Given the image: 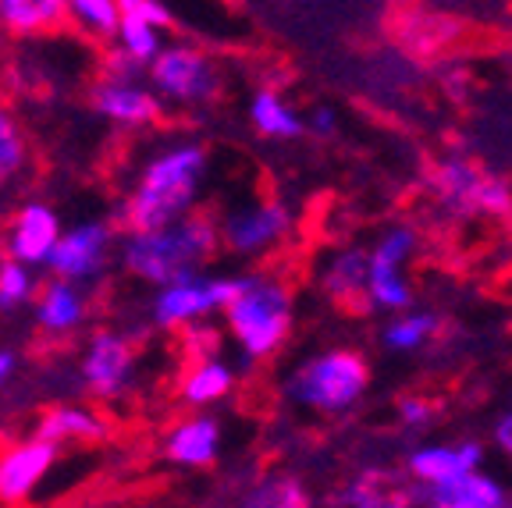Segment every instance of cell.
<instances>
[{
	"label": "cell",
	"instance_id": "9",
	"mask_svg": "<svg viewBox=\"0 0 512 508\" xmlns=\"http://www.w3.org/2000/svg\"><path fill=\"white\" fill-rule=\"evenodd\" d=\"M114 242H118V228H111L107 221L75 224V228L64 231L57 249L50 253V260H47L50 278L72 281V285L96 281L111 267Z\"/></svg>",
	"mask_w": 512,
	"mask_h": 508
},
{
	"label": "cell",
	"instance_id": "31",
	"mask_svg": "<svg viewBox=\"0 0 512 508\" xmlns=\"http://www.w3.org/2000/svg\"><path fill=\"white\" fill-rule=\"evenodd\" d=\"M370 310L384 313H406L413 306V288H409L406 274H367V299Z\"/></svg>",
	"mask_w": 512,
	"mask_h": 508
},
{
	"label": "cell",
	"instance_id": "33",
	"mask_svg": "<svg viewBox=\"0 0 512 508\" xmlns=\"http://www.w3.org/2000/svg\"><path fill=\"white\" fill-rule=\"evenodd\" d=\"M434 420V405L427 402L424 395H406L399 398V423L409 430H420V427H431Z\"/></svg>",
	"mask_w": 512,
	"mask_h": 508
},
{
	"label": "cell",
	"instance_id": "38",
	"mask_svg": "<svg viewBox=\"0 0 512 508\" xmlns=\"http://www.w3.org/2000/svg\"><path fill=\"white\" fill-rule=\"evenodd\" d=\"M15 370H18V356L11 349H0V388L15 377Z\"/></svg>",
	"mask_w": 512,
	"mask_h": 508
},
{
	"label": "cell",
	"instance_id": "21",
	"mask_svg": "<svg viewBox=\"0 0 512 508\" xmlns=\"http://www.w3.org/2000/svg\"><path fill=\"white\" fill-rule=\"evenodd\" d=\"M345 508H413L409 498V480L402 484L399 477H388L381 469H367L360 477H352L338 494Z\"/></svg>",
	"mask_w": 512,
	"mask_h": 508
},
{
	"label": "cell",
	"instance_id": "36",
	"mask_svg": "<svg viewBox=\"0 0 512 508\" xmlns=\"http://www.w3.org/2000/svg\"><path fill=\"white\" fill-rule=\"evenodd\" d=\"M310 128H313V135H335L338 132L335 107H317V111H313V118H310Z\"/></svg>",
	"mask_w": 512,
	"mask_h": 508
},
{
	"label": "cell",
	"instance_id": "28",
	"mask_svg": "<svg viewBox=\"0 0 512 508\" xmlns=\"http://www.w3.org/2000/svg\"><path fill=\"white\" fill-rule=\"evenodd\" d=\"M114 40H118L121 54H128L136 64H143V68H150L160 57V50H164L160 29H153V25L139 22V18H132V15H121L118 36H114Z\"/></svg>",
	"mask_w": 512,
	"mask_h": 508
},
{
	"label": "cell",
	"instance_id": "12",
	"mask_svg": "<svg viewBox=\"0 0 512 508\" xmlns=\"http://www.w3.org/2000/svg\"><path fill=\"white\" fill-rule=\"evenodd\" d=\"M61 448L43 437H25L0 452V505H25L50 477Z\"/></svg>",
	"mask_w": 512,
	"mask_h": 508
},
{
	"label": "cell",
	"instance_id": "35",
	"mask_svg": "<svg viewBox=\"0 0 512 508\" xmlns=\"http://www.w3.org/2000/svg\"><path fill=\"white\" fill-rule=\"evenodd\" d=\"M185 345H189L192 352H200V356L192 359V363H200V359H214L217 345H221V338H217L214 327L203 320V324H192L189 334H185Z\"/></svg>",
	"mask_w": 512,
	"mask_h": 508
},
{
	"label": "cell",
	"instance_id": "29",
	"mask_svg": "<svg viewBox=\"0 0 512 508\" xmlns=\"http://www.w3.org/2000/svg\"><path fill=\"white\" fill-rule=\"evenodd\" d=\"M242 508H310V494L296 477H267L242 498Z\"/></svg>",
	"mask_w": 512,
	"mask_h": 508
},
{
	"label": "cell",
	"instance_id": "6",
	"mask_svg": "<svg viewBox=\"0 0 512 508\" xmlns=\"http://www.w3.org/2000/svg\"><path fill=\"white\" fill-rule=\"evenodd\" d=\"M246 288V274H196L178 285L157 288L150 306V317L157 327H192L203 324L210 313L228 310Z\"/></svg>",
	"mask_w": 512,
	"mask_h": 508
},
{
	"label": "cell",
	"instance_id": "39",
	"mask_svg": "<svg viewBox=\"0 0 512 508\" xmlns=\"http://www.w3.org/2000/svg\"><path fill=\"white\" fill-rule=\"evenodd\" d=\"M509 508H512V505H509Z\"/></svg>",
	"mask_w": 512,
	"mask_h": 508
},
{
	"label": "cell",
	"instance_id": "17",
	"mask_svg": "<svg viewBox=\"0 0 512 508\" xmlns=\"http://www.w3.org/2000/svg\"><path fill=\"white\" fill-rule=\"evenodd\" d=\"M164 455L168 462L185 469H203L221 455V423L217 416L196 413L189 420L175 423L164 437Z\"/></svg>",
	"mask_w": 512,
	"mask_h": 508
},
{
	"label": "cell",
	"instance_id": "32",
	"mask_svg": "<svg viewBox=\"0 0 512 508\" xmlns=\"http://www.w3.org/2000/svg\"><path fill=\"white\" fill-rule=\"evenodd\" d=\"M121 15H132L139 18V22L153 25V29H171L175 25V15H171V8H164L160 0H118Z\"/></svg>",
	"mask_w": 512,
	"mask_h": 508
},
{
	"label": "cell",
	"instance_id": "18",
	"mask_svg": "<svg viewBox=\"0 0 512 508\" xmlns=\"http://www.w3.org/2000/svg\"><path fill=\"white\" fill-rule=\"evenodd\" d=\"M367 274H370V256L360 246L335 249L328 260L320 263L317 285L320 292L335 302H360L367 299Z\"/></svg>",
	"mask_w": 512,
	"mask_h": 508
},
{
	"label": "cell",
	"instance_id": "7",
	"mask_svg": "<svg viewBox=\"0 0 512 508\" xmlns=\"http://www.w3.org/2000/svg\"><path fill=\"white\" fill-rule=\"evenodd\" d=\"M146 75H150V89L157 93V100L164 96L171 104H207L221 89L217 64L189 43L164 47L157 61L146 68Z\"/></svg>",
	"mask_w": 512,
	"mask_h": 508
},
{
	"label": "cell",
	"instance_id": "13",
	"mask_svg": "<svg viewBox=\"0 0 512 508\" xmlns=\"http://www.w3.org/2000/svg\"><path fill=\"white\" fill-rule=\"evenodd\" d=\"M409 498L420 508H509V491L484 469L434 487L409 480Z\"/></svg>",
	"mask_w": 512,
	"mask_h": 508
},
{
	"label": "cell",
	"instance_id": "11",
	"mask_svg": "<svg viewBox=\"0 0 512 508\" xmlns=\"http://www.w3.org/2000/svg\"><path fill=\"white\" fill-rule=\"evenodd\" d=\"M82 381L96 398H121L136 381V349L114 331H96L82 352Z\"/></svg>",
	"mask_w": 512,
	"mask_h": 508
},
{
	"label": "cell",
	"instance_id": "30",
	"mask_svg": "<svg viewBox=\"0 0 512 508\" xmlns=\"http://www.w3.org/2000/svg\"><path fill=\"white\" fill-rule=\"evenodd\" d=\"M40 295V281L29 267L15 260H0V313H18L22 306H32Z\"/></svg>",
	"mask_w": 512,
	"mask_h": 508
},
{
	"label": "cell",
	"instance_id": "20",
	"mask_svg": "<svg viewBox=\"0 0 512 508\" xmlns=\"http://www.w3.org/2000/svg\"><path fill=\"white\" fill-rule=\"evenodd\" d=\"M68 22V0H0V29L11 36H40Z\"/></svg>",
	"mask_w": 512,
	"mask_h": 508
},
{
	"label": "cell",
	"instance_id": "8",
	"mask_svg": "<svg viewBox=\"0 0 512 508\" xmlns=\"http://www.w3.org/2000/svg\"><path fill=\"white\" fill-rule=\"evenodd\" d=\"M292 210L278 199H249L239 207L224 210V217L217 221L221 231V246L235 256H264L271 249H278L281 242L292 235Z\"/></svg>",
	"mask_w": 512,
	"mask_h": 508
},
{
	"label": "cell",
	"instance_id": "34",
	"mask_svg": "<svg viewBox=\"0 0 512 508\" xmlns=\"http://www.w3.org/2000/svg\"><path fill=\"white\" fill-rule=\"evenodd\" d=\"M143 72H146L143 64H136L128 54H121L118 47L107 50V57H104V79L107 82H136Z\"/></svg>",
	"mask_w": 512,
	"mask_h": 508
},
{
	"label": "cell",
	"instance_id": "22",
	"mask_svg": "<svg viewBox=\"0 0 512 508\" xmlns=\"http://www.w3.org/2000/svg\"><path fill=\"white\" fill-rule=\"evenodd\" d=\"M249 121H253V128L264 139H299L306 132L303 114L271 86L253 93V100H249Z\"/></svg>",
	"mask_w": 512,
	"mask_h": 508
},
{
	"label": "cell",
	"instance_id": "16",
	"mask_svg": "<svg viewBox=\"0 0 512 508\" xmlns=\"http://www.w3.org/2000/svg\"><path fill=\"white\" fill-rule=\"evenodd\" d=\"M32 317L47 334H72L86 324L89 317V295L82 285L61 278H47L40 285V295L32 302Z\"/></svg>",
	"mask_w": 512,
	"mask_h": 508
},
{
	"label": "cell",
	"instance_id": "1",
	"mask_svg": "<svg viewBox=\"0 0 512 508\" xmlns=\"http://www.w3.org/2000/svg\"><path fill=\"white\" fill-rule=\"evenodd\" d=\"M207 178V150L200 143H175L153 153L139 171L136 185L118 207V224L136 231H157L196 214Z\"/></svg>",
	"mask_w": 512,
	"mask_h": 508
},
{
	"label": "cell",
	"instance_id": "23",
	"mask_svg": "<svg viewBox=\"0 0 512 508\" xmlns=\"http://www.w3.org/2000/svg\"><path fill=\"white\" fill-rule=\"evenodd\" d=\"M235 388V370L224 359H200L192 363L182 377V402L192 405V409H207V405L228 398Z\"/></svg>",
	"mask_w": 512,
	"mask_h": 508
},
{
	"label": "cell",
	"instance_id": "2",
	"mask_svg": "<svg viewBox=\"0 0 512 508\" xmlns=\"http://www.w3.org/2000/svg\"><path fill=\"white\" fill-rule=\"evenodd\" d=\"M221 249V231L210 214H192L178 224L157 231H136L125 235L118 246L121 267L146 285L168 288L203 274Z\"/></svg>",
	"mask_w": 512,
	"mask_h": 508
},
{
	"label": "cell",
	"instance_id": "19",
	"mask_svg": "<svg viewBox=\"0 0 512 508\" xmlns=\"http://www.w3.org/2000/svg\"><path fill=\"white\" fill-rule=\"evenodd\" d=\"M107 420L89 405H57L36 427V437L50 441L61 448L64 441H104L107 437Z\"/></svg>",
	"mask_w": 512,
	"mask_h": 508
},
{
	"label": "cell",
	"instance_id": "5",
	"mask_svg": "<svg viewBox=\"0 0 512 508\" xmlns=\"http://www.w3.org/2000/svg\"><path fill=\"white\" fill-rule=\"evenodd\" d=\"M427 189H431L434 203L459 221H466V217H498L502 221L512 214L509 182L466 157H448L438 167H431Z\"/></svg>",
	"mask_w": 512,
	"mask_h": 508
},
{
	"label": "cell",
	"instance_id": "27",
	"mask_svg": "<svg viewBox=\"0 0 512 508\" xmlns=\"http://www.w3.org/2000/svg\"><path fill=\"white\" fill-rule=\"evenodd\" d=\"M68 22H75L93 40H114L121 25V8L118 0H68Z\"/></svg>",
	"mask_w": 512,
	"mask_h": 508
},
{
	"label": "cell",
	"instance_id": "3",
	"mask_svg": "<svg viewBox=\"0 0 512 508\" xmlns=\"http://www.w3.org/2000/svg\"><path fill=\"white\" fill-rule=\"evenodd\" d=\"M292 288L267 274H246V288L224 310V324L232 342L246 359H267L288 342L292 334Z\"/></svg>",
	"mask_w": 512,
	"mask_h": 508
},
{
	"label": "cell",
	"instance_id": "24",
	"mask_svg": "<svg viewBox=\"0 0 512 508\" xmlns=\"http://www.w3.org/2000/svg\"><path fill=\"white\" fill-rule=\"evenodd\" d=\"M434 331H438V317H434V313L406 310V313H395V317L384 324L381 342H384V349H392V352H416L431 342Z\"/></svg>",
	"mask_w": 512,
	"mask_h": 508
},
{
	"label": "cell",
	"instance_id": "37",
	"mask_svg": "<svg viewBox=\"0 0 512 508\" xmlns=\"http://www.w3.org/2000/svg\"><path fill=\"white\" fill-rule=\"evenodd\" d=\"M495 445L502 448V452L512 459V409L502 416V420L495 423Z\"/></svg>",
	"mask_w": 512,
	"mask_h": 508
},
{
	"label": "cell",
	"instance_id": "15",
	"mask_svg": "<svg viewBox=\"0 0 512 508\" xmlns=\"http://www.w3.org/2000/svg\"><path fill=\"white\" fill-rule=\"evenodd\" d=\"M89 104L96 114H104L107 121L125 128H139L157 121L160 100L150 86H139V82H107L100 79L89 89Z\"/></svg>",
	"mask_w": 512,
	"mask_h": 508
},
{
	"label": "cell",
	"instance_id": "26",
	"mask_svg": "<svg viewBox=\"0 0 512 508\" xmlns=\"http://www.w3.org/2000/svg\"><path fill=\"white\" fill-rule=\"evenodd\" d=\"M420 246V235L409 224H395L367 249L370 256V274H402L406 260L413 256V249Z\"/></svg>",
	"mask_w": 512,
	"mask_h": 508
},
{
	"label": "cell",
	"instance_id": "10",
	"mask_svg": "<svg viewBox=\"0 0 512 508\" xmlns=\"http://www.w3.org/2000/svg\"><path fill=\"white\" fill-rule=\"evenodd\" d=\"M64 228L61 217L50 203H40V199H29L15 210L8 231H4V256L22 267H47L50 253L61 242Z\"/></svg>",
	"mask_w": 512,
	"mask_h": 508
},
{
	"label": "cell",
	"instance_id": "25",
	"mask_svg": "<svg viewBox=\"0 0 512 508\" xmlns=\"http://www.w3.org/2000/svg\"><path fill=\"white\" fill-rule=\"evenodd\" d=\"M25 167H29V135L15 111L0 100V189L15 182Z\"/></svg>",
	"mask_w": 512,
	"mask_h": 508
},
{
	"label": "cell",
	"instance_id": "14",
	"mask_svg": "<svg viewBox=\"0 0 512 508\" xmlns=\"http://www.w3.org/2000/svg\"><path fill=\"white\" fill-rule=\"evenodd\" d=\"M484 466V445L480 441H459V445H420L409 452L406 469L413 484H445L463 473H477Z\"/></svg>",
	"mask_w": 512,
	"mask_h": 508
},
{
	"label": "cell",
	"instance_id": "4",
	"mask_svg": "<svg viewBox=\"0 0 512 508\" xmlns=\"http://www.w3.org/2000/svg\"><path fill=\"white\" fill-rule=\"evenodd\" d=\"M370 388V363L352 349H328L299 363L285 381V395L313 413H349Z\"/></svg>",
	"mask_w": 512,
	"mask_h": 508
}]
</instances>
